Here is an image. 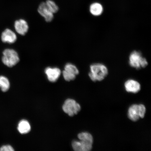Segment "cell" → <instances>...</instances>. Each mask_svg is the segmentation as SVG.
<instances>
[{
    "instance_id": "1",
    "label": "cell",
    "mask_w": 151,
    "mask_h": 151,
    "mask_svg": "<svg viewBox=\"0 0 151 151\" xmlns=\"http://www.w3.org/2000/svg\"><path fill=\"white\" fill-rule=\"evenodd\" d=\"M88 76L93 82H101L104 80L109 73L106 66L101 63H94L90 65Z\"/></svg>"
},
{
    "instance_id": "2",
    "label": "cell",
    "mask_w": 151,
    "mask_h": 151,
    "mask_svg": "<svg viewBox=\"0 0 151 151\" xmlns=\"http://www.w3.org/2000/svg\"><path fill=\"white\" fill-rule=\"evenodd\" d=\"M129 64L131 67L137 70L145 68L148 65L146 58L140 51L137 50H134L130 54Z\"/></svg>"
},
{
    "instance_id": "3",
    "label": "cell",
    "mask_w": 151,
    "mask_h": 151,
    "mask_svg": "<svg viewBox=\"0 0 151 151\" xmlns=\"http://www.w3.org/2000/svg\"><path fill=\"white\" fill-rule=\"evenodd\" d=\"M146 112V106L143 104H134L128 108V117L133 122H137L139 119L145 117Z\"/></svg>"
},
{
    "instance_id": "4",
    "label": "cell",
    "mask_w": 151,
    "mask_h": 151,
    "mask_svg": "<svg viewBox=\"0 0 151 151\" xmlns=\"http://www.w3.org/2000/svg\"><path fill=\"white\" fill-rule=\"evenodd\" d=\"M20 61L18 53L11 49H6L4 50L2 61L5 65L12 67L16 65Z\"/></svg>"
},
{
    "instance_id": "5",
    "label": "cell",
    "mask_w": 151,
    "mask_h": 151,
    "mask_svg": "<svg viewBox=\"0 0 151 151\" xmlns=\"http://www.w3.org/2000/svg\"><path fill=\"white\" fill-rule=\"evenodd\" d=\"M62 109L69 116H73L80 112L81 107L80 104L77 103L75 100L68 99L65 101L62 106Z\"/></svg>"
},
{
    "instance_id": "6",
    "label": "cell",
    "mask_w": 151,
    "mask_h": 151,
    "mask_svg": "<svg viewBox=\"0 0 151 151\" xmlns=\"http://www.w3.org/2000/svg\"><path fill=\"white\" fill-rule=\"evenodd\" d=\"M124 87L126 92L134 94L138 93L141 89L140 84L133 79L126 81L124 83Z\"/></svg>"
},
{
    "instance_id": "7",
    "label": "cell",
    "mask_w": 151,
    "mask_h": 151,
    "mask_svg": "<svg viewBox=\"0 0 151 151\" xmlns=\"http://www.w3.org/2000/svg\"><path fill=\"white\" fill-rule=\"evenodd\" d=\"M38 12L47 22H51L54 18V14L49 10L45 2L41 3L40 4Z\"/></svg>"
},
{
    "instance_id": "8",
    "label": "cell",
    "mask_w": 151,
    "mask_h": 151,
    "mask_svg": "<svg viewBox=\"0 0 151 151\" xmlns=\"http://www.w3.org/2000/svg\"><path fill=\"white\" fill-rule=\"evenodd\" d=\"M47 78L50 82H56L61 74V71L58 68L47 67L45 70Z\"/></svg>"
},
{
    "instance_id": "9",
    "label": "cell",
    "mask_w": 151,
    "mask_h": 151,
    "mask_svg": "<svg viewBox=\"0 0 151 151\" xmlns=\"http://www.w3.org/2000/svg\"><path fill=\"white\" fill-rule=\"evenodd\" d=\"M1 40L3 42L12 44L16 42L17 37L14 32L7 28L2 33Z\"/></svg>"
},
{
    "instance_id": "10",
    "label": "cell",
    "mask_w": 151,
    "mask_h": 151,
    "mask_svg": "<svg viewBox=\"0 0 151 151\" xmlns=\"http://www.w3.org/2000/svg\"><path fill=\"white\" fill-rule=\"evenodd\" d=\"M14 28L17 33L21 35H24L27 32L29 27L26 20L20 19L15 22Z\"/></svg>"
},
{
    "instance_id": "11",
    "label": "cell",
    "mask_w": 151,
    "mask_h": 151,
    "mask_svg": "<svg viewBox=\"0 0 151 151\" xmlns=\"http://www.w3.org/2000/svg\"><path fill=\"white\" fill-rule=\"evenodd\" d=\"M89 10L90 14L92 15L98 17L101 16L103 14L104 8L101 3L95 2L92 3L90 5Z\"/></svg>"
},
{
    "instance_id": "12",
    "label": "cell",
    "mask_w": 151,
    "mask_h": 151,
    "mask_svg": "<svg viewBox=\"0 0 151 151\" xmlns=\"http://www.w3.org/2000/svg\"><path fill=\"white\" fill-rule=\"evenodd\" d=\"M31 126L27 121L23 120L19 122L18 130L21 134H27L31 131Z\"/></svg>"
},
{
    "instance_id": "13",
    "label": "cell",
    "mask_w": 151,
    "mask_h": 151,
    "mask_svg": "<svg viewBox=\"0 0 151 151\" xmlns=\"http://www.w3.org/2000/svg\"><path fill=\"white\" fill-rule=\"evenodd\" d=\"M10 87V83L6 77L1 76H0V89L4 92L8 91Z\"/></svg>"
},
{
    "instance_id": "14",
    "label": "cell",
    "mask_w": 151,
    "mask_h": 151,
    "mask_svg": "<svg viewBox=\"0 0 151 151\" xmlns=\"http://www.w3.org/2000/svg\"><path fill=\"white\" fill-rule=\"evenodd\" d=\"M65 70L76 76L79 73V71L76 66L71 63L66 64L65 67Z\"/></svg>"
},
{
    "instance_id": "15",
    "label": "cell",
    "mask_w": 151,
    "mask_h": 151,
    "mask_svg": "<svg viewBox=\"0 0 151 151\" xmlns=\"http://www.w3.org/2000/svg\"><path fill=\"white\" fill-rule=\"evenodd\" d=\"M47 6L53 14L57 12L59 9L58 6L52 0H47L46 2Z\"/></svg>"
},
{
    "instance_id": "16",
    "label": "cell",
    "mask_w": 151,
    "mask_h": 151,
    "mask_svg": "<svg viewBox=\"0 0 151 151\" xmlns=\"http://www.w3.org/2000/svg\"><path fill=\"white\" fill-rule=\"evenodd\" d=\"M78 138L80 140H87L93 142V138L91 134L88 132H83L78 134Z\"/></svg>"
},
{
    "instance_id": "17",
    "label": "cell",
    "mask_w": 151,
    "mask_h": 151,
    "mask_svg": "<svg viewBox=\"0 0 151 151\" xmlns=\"http://www.w3.org/2000/svg\"><path fill=\"white\" fill-rule=\"evenodd\" d=\"M62 74H63L64 79L67 81L74 80L76 77V76L70 74L65 70L63 71Z\"/></svg>"
},
{
    "instance_id": "18",
    "label": "cell",
    "mask_w": 151,
    "mask_h": 151,
    "mask_svg": "<svg viewBox=\"0 0 151 151\" xmlns=\"http://www.w3.org/2000/svg\"><path fill=\"white\" fill-rule=\"evenodd\" d=\"M73 150L75 151H82V147L80 141H74L72 143Z\"/></svg>"
},
{
    "instance_id": "19",
    "label": "cell",
    "mask_w": 151,
    "mask_h": 151,
    "mask_svg": "<svg viewBox=\"0 0 151 151\" xmlns=\"http://www.w3.org/2000/svg\"><path fill=\"white\" fill-rule=\"evenodd\" d=\"M14 150L13 147L9 145H4L0 148L1 151H13Z\"/></svg>"
}]
</instances>
